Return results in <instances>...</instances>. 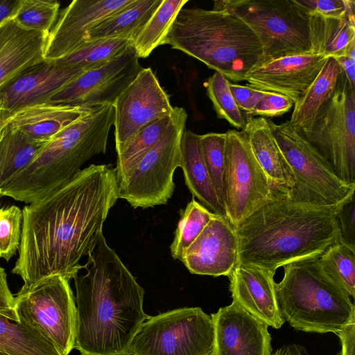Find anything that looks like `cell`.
<instances>
[{"mask_svg": "<svg viewBox=\"0 0 355 355\" xmlns=\"http://www.w3.org/2000/svg\"><path fill=\"white\" fill-rule=\"evenodd\" d=\"M309 17L311 53L336 58L355 43V16L329 18L310 15Z\"/></svg>", "mask_w": 355, "mask_h": 355, "instance_id": "obj_28", "label": "cell"}, {"mask_svg": "<svg viewBox=\"0 0 355 355\" xmlns=\"http://www.w3.org/2000/svg\"><path fill=\"white\" fill-rule=\"evenodd\" d=\"M229 87L238 107L248 115L266 92L254 89L248 85H241L230 82Z\"/></svg>", "mask_w": 355, "mask_h": 355, "instance_id": "obj_42", "label": "cell"}, {"mask_svg": "<svg viewBox=\"0 0 355 355\" xmlns=\"http://www.w3.org/2000/svg\"><path fill=\"white\" fill-rule=\"evenodd\" d=\"M269 122L293 176V187L284 193L286 198L332 207H341L354 199L355 184L339 179L298 128L290 121Z\"/></svg>", "mask_w": 355, "mask_h": 355, "instance_id": "obj_9", "label": "cell"}, {"mask_svg": "<svg viewBox=\"0 0 355 355\" xmlns=\"http://www.w3.org/2000/svg\"><path fill=\"white\" fill-rule=\"evenodd\" d=\"M87 70L89 69L44 60L23 72L0 91V115L49 102Z\"/></svg>", "mask_w": 355, "mask_h": 355, "instance_id": "obj_17", "label": "cell"}, {"mask_svg": "<svg viewBox=\"0 0 355 355\" xmlns=\"http://www.w3.org/2000/svg\"><path fill=\"white\" fill-rule=\"evenodd\" d=\"M272 355H308L306 352L300 350L297 348L289 347V346H282L278 349H277Z\"/></svg>", "mask_w": 355, "mask_h": 355, "instance_id": "obj_48", "label": "cell"}, {"mask_svg": "<svg viewBox=\"0 0 355 355\" xmlns=\"http://www.w3.org/2000/svg\"><path fill=\"white\" fill-rule=\"evenodd\" d=\"M48 35L22 29L12 17L0 24V91L23 72L44 60Z\"/></svg>", "mask_w": 355, "mask_h": 355, "instance_id": "obj_22", "label": "cell"}, {"mask_svg": "<svg viewBox=\"0 0 355 355\" xmlns=\"http://www.w3.org/2000/svg\"><path fill=\"white\" fill-rule=\"evenodd\" d=\"M230 81L215 71L206 82L207 94L218 119L226 120L237 129H243L246 120L238 107L229 87Z\"/></svg>", "mask_w": 355, "mask_h": 355, "instance_id": "obj_36", "label": "cell"}, {"mask_svg": "<svg viewBox=\"0 0 355 355\" xmlns=\"http://www.w3.org/2000/svg\"><path fill=\"white\" fill-rule=\"evenodd\" d=\"M187 114L174 107L162 138L121 168L116 170L118 198L143 209L166 205L175 189L173 175L180 163V140Z\"/></svg>", "mask_w": 355, "mask_h": 355, "instance_id": "obj_7", "label": "cell"}, {"mask_svg": "<svg viewBox=\"0 0 355 355\" xmlns=\"http://www.w3.org/2000/svg\"><path fill=\"white\" fill-rule=\"evenodd\" d=\"M275 191L257 162L245 133L226 132L224 206L235 228L265 204Z\"/></svg>", "mask_w": 355, "mask_h": 355, "instance_id": "obj_13", "label": "cell"}, {"mask_svg": "<svg viewBox=\"0 0 355 355\" xmlns=\"http://www.w3.org/2000/svg\"><path fill=\"white\" fill-rule=\"evenodd\" d=\"M242 130L272 189L285 193L293 185V176L275 139L269 119L250 116Z\"/></svg>", "mask_w": 355, "mask_h": 355, "instance_id": "obj_24", "label": "cell"}, {"mask_svg": "<svg viewBox=\"0 0 355 355\" xmlns=\"http://www.w3.org/2000/svg\"><path fill=\"white\" fill-rule=\"evenodd\" d=\"M185 184L193 196L211 212L226 217L207 169L200 143V135L184 130L180 140V163Z\"/></svg>", "mask_w": 355, "mask_h": 355, "instance_id": "obj_25", "label": "cell"}, {"mask_svg": "<svg viewBox=\"0 0 355 355\" xmlns=\"http://www.w3.org/2000/svg\"><path fill=\"white\" fill-rule=\"evenodd\" d=\"M341 72L338 61L329 57L314 81L294 103L289 121L302 132L311 128L325 104L333 96Z\"/></svg>", "mask_w": 355, "mask_h": 355, "instance_id": "obj_27", "label": "cell"}, {"mask_svg": "<svg viewBox=\"0 0 355 355\" xmlns=\"http://www.w3.org/2000/svg\"><path fill=\"white\" fill-rule=\"evenodd\" d=\"M162 1L132 0L88 31L85 43L110 39L127 40L132 43Z\"/></svg>", "mask_w": 355, "mask_h": 355, "instance_id": "obj_26", "label": "cell"}, {"mask_svg": "<svg viewBox=\"0 0 355 355\" xmlns=\"http://www.w3.org/2000/svg\"><path fill=\"white\" fill-rule=\"evenodd\" d=\"M238 250L234 227L227 217L214 214L181 261L192 274L228 277L237 264Z\"/></svg>", "mask_w": 355, "mask_h": 355, "instance_id": "obj_20", "label": "cell"}, {"mask_svg": "<svg viewBox=\"0 0 355 355\" xmlns=\"http://www.w3.org/2000/svg\"><path fill=\"white\" fill-rule=\"evenodd\" d=\"M60 2L55 0H21L12 17L22 29L49 35L59 15Z\"/></svg>", "mask_w": 355, "mask_h": 355, "instance_id": "obj_35", "label": "cell"}, {"mask_svg": "<svg viewBox=\"0 0 355 355\" xmlns=\"http://www.w3.org/2000/svg\"><path fill=\"white\" fill-rule=\"evenodd\" d=\"M20 1L21 0H0V24L14 16Z\"/></svg>", "mask_w": 355, "mask_h": 355, "instance_id": "obj_47", "label": "cell"}, {"mask_svg": "<svg viewBox=\"0 0 355 355\" xmlns=\"http://www.w3.org/2000/svg\"><path fill=\"white\" fill-rule=\"evenodd\" d=\"M214 355H272L268 326L236 302L211 315Z\"/></svg>", "mask_w": 355, "mask_h": 355, "instance_id": "obj_19", "label": "cell"}, {"mask_svg": "<svg viewBox=\"0 0 355 355\" xmlns=\"http://www.w3.org/2000/svg\"><path fill=\"white\" fill-rule=\"evenodd\" d=\"M309 15L329 18L355 16V1L350 0H295Z\"/></svg>", "mask_w": 355, "mask_h": 355, "instance_id": "obj_40", "label": "cell"}, {"mask_svg": "<svg viewBox=\"0 0 355 355\" xmlns=\"http://www.w3.org/2000/svg\"><path fill=\"white\" fill-rule=\"evenodd\" d=\"M187 0H163L161 5L132 43L137 57L146 58L162 45L179 11Z\"/></svg>", "mask_w": 355, "mask_h": 355, "instance_id": "obj_31", "label": "cell"}, {"mask_svg": "<svg viewBox=\"0 0 355 355\" xmlns=\"http://www.w3.org/2000/svg\"><path fill=\"white\" fill-rule=\"evenodd\" d=\"M130 355H214L211 317L200 307L150 317L134 337Z\"/></svg>", "mask_w": 355, "mask_h": 355, "instance_id": "obj_10", "label": "cell"}, {"mask_svg": "<svg viewBox=\"0 0 355 355\" xmlns=\"http://www.w3.org/2000/svg\"><path fill=\"white\" fill-rule=\"evenodd\" d=\"M275 274L237 263L228 277L232 300L268 327L279 329L285 320L277 301Z\"/></svg>", "mask_w": 355, "mask_h": 355, "instance_id": "obj_21", "label": "cell"}, {"mask_svg": "<svg viewBox=\"0 0 355 355\" xmlns=\"http://www.w3.org/2000/svg\"><path fill=\"white\" fill-rule=\"evenodd\" d=\"M15 306V300L9 289L7 275L5 270L0 266V314L12 321L19 322Z\"/></svg>", "mask_w": 355, "mask_h": 355, "instance_id": "obj_44", "label": "cell"}, {"mask_svg": "<svg viewBox=\"0 0 355 355\" xmlns=\"http://www.w3.org/2000/svg\"><path fill=\"white\" fill-rule=\"evenodd\" d=\"M113 105L116 153L143 128L173 111L168 95L150 67L140 71Z\"/></svg>", "mask_w": 355, "mask_h": 355, "instance_id": "obj_15", "label": "cell"}, {"mask_svg": "<svg viewBox=\"0 0 355 355\" xmlns=\"http://www.w3.org/2000/svg\"><path fill=\"white\" fill-rule=\"evenodd\" d=\"M117 199L115 168L91 164L24 206L19 256L12 270L23 287L54 275L73 279Z\"/></svg>", "mask_w": 355, "mask_h": 355, "instance_id": "obj_1", "label": "cell"}, {"mask_svg": "<svg viewBox=\"0 0 355 355\" xmlns=\"http://www.w3.org/2000/svg\"><path fill=\"white\" fill-rule=\"evenodd\" d=\"M213 10L233 14L251 29L261 48L257 65L311 53L309 17L295 0L215 1Z\"/></svg>", "mask_w": 355, "mask_h": 355, "instance_id": "obj_8", "label": "cell"}, {"mask_svg": "<svg viewBox=\"0 0 355 355\" xmlns=\"http://www.w3.org/2000/svg\"><path fill=\"white\" fill-rule=\"evenodd\" d=\"M114 107H92L52 137L32 162L9 180L0 196L32 203L69 180L94 156L105 153Z\"/></svg>", "mask_w": 355, "mask_h": 355, "instance_id": "obj_4", "label": "cell"}, {"mask_svg": "<svg viewBox=\"0 0 355 355\" xmlns=\"http://www.w3.org/2000/svg\"><path fill=\"white\" fill-rule=\"evenodd\" d=\"M172 114L148 125L140 130L119 152L116 153L115 169L117 170L125 166L158 143L171 122Z\"/></svg>", "mask_w": 355, "mask_h": 355, "instance_id": "obj_38", "label": "cell"}, {"mask_svg": "<svg viewBox=\"0 0 355 355\" xmlns=\"http://www.w3.org/2000/svg\"><path fill=\"white\" fill-rule=\"evenodd\" d=\"M340 64L350 85L355 89V43L342 55L335 58Z\"/></svg>", "mask_w": 355, "mask_h": 355, "instance_id": "obj_45", "label": "cell"}, {"mask_svg": "<svg viewBox=\"0 0 355 355\" xmlns=\"http://www.w3.org/2000/svg\"><path fill=\"white\" fill-rule=\"evenodd\" d=\"M341 207L298 203L275 191L234 228L237 263L275 272L293 261L320 257L340 241L337 214Z\"/></svg>", "mask_w": 355, "mask_h": 355, "instance_id": "obj_3", "label": "cell"}, {"mask_svg": "<svg viewBox=\"0 0 355 355\" xmlns=\"http://www.w3.org/2000/svg\"><path fill=\"white\" fill-rule=\"evenodd\" d=\"M22 210L16 205L0 206V258L9 261L18 250Z\"/></svg>", "mask_w": 355, "mask_h": 355, "instance_id": "obj_39", "label": "cell"}, {"mask_svg": "<svg viewBox=\"0 0 355 355\" xmlns=\"http://www.w3.org/2000/svg\"><path fill=\"white\" fill-rule=\"evenodd\" d=\"M340 338L341 349L338 355H355V322L336 334Z\"/></svg>", "mask_w": 355, "mask_h": 355, "instance_id": "obj_46", "label": "cell"}, {"mask_svg": "<svg viewBox=\"0 0 355 355\" xmlns=\"http://www.w3.org/2000/svg\"><path fill=\"white\" fill-rule=\"evenodd\" d=\"M181 51L227 80H244L259 62L261 48L256 35L227 11L182 8L162 45Z\"/></svg>", "mask_w": 355, "mask_h": 355, "instance_id": "obj_5", "label": "cell"}, {"mask_svg": "<svg viewBox=\"0 0 355 355\" xmlns=\"http://www.w3.org/2000/svg\"><path fill=\"white\" fill-rule=\"evenodd\" d=\"M293 105L294 102L288 96L266 92L249 115L264 118L279 116L289 112Z\"/></svg>", "mask_w": 355, "mask_h": 355, "instance_id": "obj_41", "label": "cell"}, {"mask_svg": "<svg viewBox=\"0 0 355 355\" xmlns=\"http://www.w3.org/2000/svg\"><path fill=\"white\" fill-rule=\"evenodd\" d=\"M0 352L8 355H63L32 327L0 314Z\"/></svg>", "mask_w": 355, "mask_h": 355, "instance_id": "obj_30", "label": "cell"}, {"mask_svg": "<svg viewBox=\"0 0 355 355\" xmlns=\"http://www.w3.org/2000/svg\"><path fill=\"white\" fill-rule=\"evenodd\" d=\"M340 232V240L349 245L354 243V201L345 204L337 214Z\"/></svg>", "mask_w": 355, "mask_h": 355, "instance_id": "obj_43", "label": "cell"}, {"mask_svg": "<svg viewBox=\"0 0 355 355\" xmlns=\"http://www.w3.org/2000/svg\"><path fill=\"white\" fill-rule=\"evenodd\" d=\"M324 272L349 297H355V246L341 240L330 245L319 257Z\"/></svg>", "mask_w": 355, "mask_h": 355, "instance_id": "obj_32", "label": "cell"}, {"mask_svg": "<svg viewBox=\"0 0 355 355\" xmlns=\"http://www.w3.org/2000/svg\"><path fill=\"white\" fill-rule=\"evenodd\" d=\"M87 257V272L73 278L74 348L82 355H130L134 337L150 318L143 309L144 291L103 232Z\"/></svg>", "mask_w": 355, "mask_h": 355, "instance_id": "obj_2", "label": "cell"}, {"mask_svg": "<svg viewBox=\"0 0 355 355\" xmlns=\"http://www.w3.org/2000/svg\"><path fill=\"white\" fill-rule=\"evenodd\" d=\"M142 69L131 44L105 63L84 71L49 103L80 107L113 105Z\"/></svg>", "mask_w": 355, "mask_h": 355, "instance_id": "obj_14", "label": "cell"}, {"mask_svg": "<svg viewBox=\"0 0 355 355\" xmlns=\"http://www.w3.org/2000/svg\"><path fill=\"white\" fill-rule=\"evenodd\" d=\"M200 143L207 169L217 196L225 208L224 176L226 132H209L200 135Z\"/></svg>", "mask_w": 355, "mask_h": 355, "instance_id": "obj_37", "label": "cell"}, {"mask_svg": "<svg viewBox=\"0 0 355 355\" xmlns=\"http://www.w3.org/2000/svg\"><path fill=\"white\" fill-rule=\"evenodd\" d=\"M15 300L19 322L52 342L63 354L74 348L76 306L69 281L60 275L21 287Z\"/></svg>", "mask_w": 355, "mask_h": 355, "instance_id": "obj_11", "label": "cell"}, {"mask_svg": "<svg viewBox=\"0 0 355 355\" xmlns=\"http://www.w3.org/2000/svg\"><path fill=\"white\" fill-rule=\"evenodd\" d=\"M132 0H74L58 15L46 39L44 60L64 58L87 43V33Z\"/></svg>", "mask_w": 355, "mask_h": 355, "instance_id": "obj_16", "label": "cell"}, {"mask_svg": "<svg viewBox=\"0 0 355 355\" xmlns=\"http://www.w3.org/2000/svg\"><path fill=\"white\" fill-rule=\"evenodd\" d=\"M214 215V213L194 198L181 210L180 218L170 245L171 254L174 259L182 261L186 250L196 240Z\"/></svg>", "mask_w": 355, "mask_h": 355, "instance_id": "obj_33", "label": "cell"}, {"mask_svg": "<svg viewBox=\"0 0 355 355\" xmlns=\"http://www.w3.org/2000/svg\"><path fill=\"white\" fill-rule=\"evenodd\" d=\"M302 133L339 179L355 184V89L343 71L333 96Z\"/></svg>", "mask_w": 355, "mask_h": 355, "instance_id": "obj_12", "label": "cell"}, {"mask_svg": "<svg viewBox=\"0 0 355 355\" xmlns=\"http://www.w3.org/2000/svg\"><path fill=\"white\" fill-rule=\"evenodd\" d=\"M0 355H8V354H3V353L0 352Z\"/></svg>", "mask_w": 355, "mask_h": 355, "instance_id": "obj_49", "label": "cell"}, {"mask_svg": "<svg viewBox=\"0 0 355 355\" xmlns=\"http://www.w3.org/2000/svg\"><path fill=\"white\" fill-rule=\"evenodd\" d=\"M48 141L31 139L0 121V191L9 180L32 162Z\"/></svg>", "mask_w": 355, "mask_h": 355, "instance_id": "obj_29", "label": "cell"}, {"mask_svg": "<svg viewBox=\"0 0 355 355\" xmlns=\"http://www.w3.org/2000/svg\"><path fill=\"white\" fill-rule=\"evenodd\" d=\"M319 257L284 266L275 284L278 306L285 321L296 330L335 334L355 322V306L348 294L322 270Z\"/></svg>", "mask_w": 355, "mask_h": 355, "instance_id": "obj_6", "label": "cell"}, {"mask_svg": "<svg viewBox=\"0 0 355 355\" xmlns=\"http://www.w3.org/2000/svg\"><path fill=\"white\" fill-rule=\"evenodd\" d=\"M131 44L130 41L122 39L87 43L69 55L54 61L64 66L91 69L115 57Z\"/></svg>", "mask_w": 355, "mask_h": 355, "instance_id": "obj_34", "label": "cell"}, {"mask_svg": "<svg viewBox=\"0 0 355 355\" xmlns=\"http://www.w3.org/2000/svg\"><path fill=\"white\" fill-rule=\"evenodd\" d=\"M92 107L47 102L28 106L7 115H0V121L31 139L49 141Z\"/></svg>", "mask_w": 355, "mask_h": 355, "instance_id": "obj_23", "label": "cell"}, {"mask_svg": "<svg viewBox=\"0 0 355 355\" xmlns=\"http://www.w3.org/2000/svg\"><path fill=\"white\" fill-rule=\"evenodd\" d=\"M329 57L311 53L285 56L257 65L244 76L254 89L280 94L294 103L306 91Z\"/></svg>", "mask_w": 355, "mask_h": 355, "instance_id": "obj_18", "label": "cell"}]
</instances>
